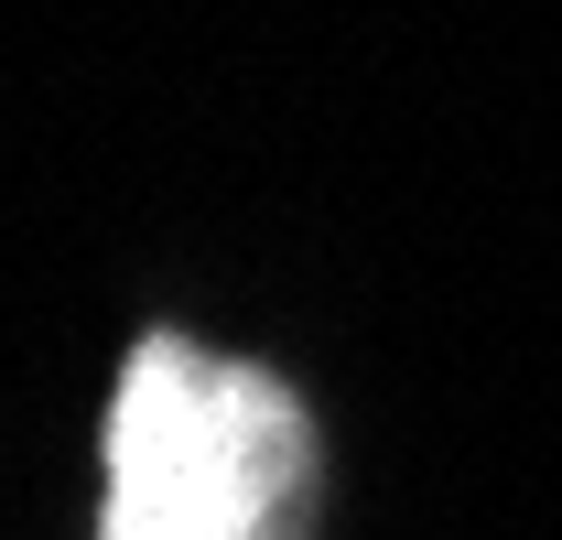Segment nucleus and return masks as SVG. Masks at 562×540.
Instances as JSON below:
<instances>
[{
  "mask_svg": "<svg viewBox=\"0 0 562 540\" xmlns=\"http://www.w3.org/2000/svg\"><path fill=\"white\" fill-rule=\"evenodd\" d=\"M98 465V540H314V410L260 357L140 336L109 390Z\"/></svg>",
  "mask_w": 562,
  "mask_h": 540,
  "instance_id": "nucleus-1",
  "label": "nucleus"
}]
</instances>
